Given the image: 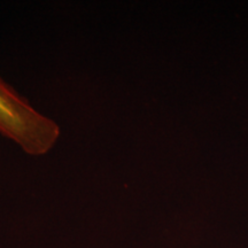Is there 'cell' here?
I'll return each mask as SVG.
<instances>
[{
    "mask_svg": "<svg viewBox=\"0 0 248 248\" xmlns=\"http://www.w3.org/2000/svg\"><path fill=\"white\" fill-rule=\"evenodd\" d=\"M0 135L37 157L53 150L61 128L0 76Z\"/></svg>",
    "mask_w": 248,
    "mask_h": 248,
    "instance_id": "obj_1",
    "label": "cell"
}]
</instances>
